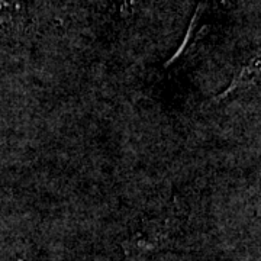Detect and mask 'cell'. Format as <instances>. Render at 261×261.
Listing matches in <instances>:
<instances>
[{"instance_id":"6da1fadb","label":"cell","mask_w":261,"mask_h":261,"mask_svg":"<svg viewBox=\"0 0 261 261\" xmlns=\"http://www.w3.org/2000/svg\"><path fill=\"white\" fill-rule=\"evenodd\" d=\"M174 228V219L170 215H159L145 219L126 241V252L130 255H148L159 251L168 243Z\"/></svg>"},{"instance_id":"3957f363","label":"cell","mask_w":261,"mask_h":261,"mask_svg":"<svg viewBox=\"0 0 261 261\" xmlns=\"http://www.w3.org/2000/svg\"><path fill=\"white\" fill-rule=\"evenodd\" d=\"M0 27L10 34H22L28 27L25 0H0Z\"/></svg>"},{"instance_id":"7a4b0ae2","label":"cell","mask_w":261,"mask_h":261,"mask_svg":"<svg viewBox=\"0 0 261 261\" xmlns=\"http://www.w3.org/2000/svg\"><path fill=\"white\" fill-rule=\"evenodd\" d=\"M258 79H260V57L255 56L252 57L251 60H248L240 68V71L233 77L231 84L225 89L222 93L215 96L214 99L211 100V103L216 105V103L224 102V100H226L228 97H231L237 92L250 89L252 86H255V83L258 82Z\"/></svg>"},{"instance_id":"277c9868","label":"cell","mask_w":261,"mask_h":261,"mask_svg":"<svg viewBox=\"0 0 261 261\" xmlns=\"http://www.w3.org/2000/svg\"><path fill=\"white\" fill-rule=\"evenodd\" d=\"M109 2L118 9H126L130 3V0H109Z\"/></svg>"}]
</instances>
